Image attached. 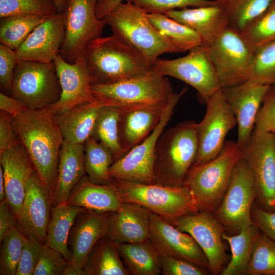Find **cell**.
<instances>
[{
  "mask_svg": "<svg viewBox=\"0 0 275 275\" xmlns=\"http://www.w3.org/2000/svg\"><path fill=\"white\" fill-rule=\"evenodd\" d=\"M242 157V149L236 142L225 141L214 158L191 168L182 186L190 193L199 211L214 213L221 203L234 170Z\"/></svg>",
  "mask_w": 275,
  "mask_h": 275,
  "instance_id": "3957f363",
  "label": "cell"
},
{
  "mask_svg": "<svg viewBox=\"0 0 275 275\" xmlns=\"http://www.w3.org/2000/svg\"><path fill=\"white\" fill-rule=\"evenodd\" d=\"M198 150V123L181 122L163 131L156 147L155 183L182 186Z\"/></svg>",
  "mask_w": 275,
  "mask_h": 275,
  "instance_id": "277c9868",
  "label": "cell"
},
{
  "mask_svg": "<svg viewBox=\"0 0 275 275\" xmlns=\"http://www.w3.org/2000/svg\"><path fill=\"white\" fill-rule=\"evenodd\" d=\"M114 160L111 151L92 137L84 143V162L86 173L91 182L106 183L112 179L109 174Z\"/></svg>",
  "mask_w": 275,
  "mask_h": 275,
  "instance_id": "8d00e7d4",
  "label": "cell"
},
{
  "mask_svg": "<svg viewBox=\"0 0 275 275\" xmlns=\"http://www.w3.org/2000/svg\"><path fill=\"white\" fill-rule=\"evenodd\" d=\"M206 47L221 89L248 81L255 49L241 34L228 26L211 45Z\"/></svg>",
  "mask_w": 275,
  "mask_h": 275,
  "instance_id": "9c48e42d",
  "label": "cell"
},
{
  "mask_svg": "<svg viewBox=\"0 0 275 275\" xmlns=\"http://www.w3.org/2000/svg\"><path fill=\"white\" fill-rule=\"evenodd\" d=\"M167 105L121 111L119 142L124 155L150 135L159 122Z\"/></svg>",
  "mask_w": 275,
  "mask_h": 275,
  "instance_id": "484cf974",
  "label": "cell"
},
{
  "mask_svg": "<svg viewBox=\"0 0 275 275\" xmlns=\"http://www.w3.org/2000/svg\"><path fill=\"white\" fill-rule=\"evenodd\" d=\"M150 212L133 203L123 202L109 212L106 236L116 244L142 242L149 238Z\"/></svg>",
  "mask_w": 275,
  "mask_h": 275,
  "instance_id": "cb8c5ba5",
  "label": "cell"
},
{
  "mask_svg": "<svg viewBox=\"0 0 275 275\" xmlns=\"http://www.w3.org/2000/svg\"><path fill=\"white\" fill-rule=\"evenodd\" d=\"M82 56L92 85L141 77L153 69V65L139 52L114 35L93 40Z\"/></svg>",
  "mask_w": 275,
  "mask_h": 275,
  "instance_id": "7a4b0ae2",
  "label": "cell"
},
{
  "mask_svg": "<svg viewBox=\"0 0 275 275\" xmlns=\"http://www.w3.org/2000/svg\"><path fill=\"white\" fill-rule=\"evenodd\" d=\"M120 113L113 107L101 106L91 136L109 149L114 162L124 155L119 142Z\"/></svg>",
  "mask_w": 275,
  "mask_h": 275,
  "instance_id": "74e56055",
  "label": "cell"
},
{
  "mask_svg": "<svg viewBox=\"0 0 275 275\" xmlns=\"http://www.w3.org/2000/svg\"><path fill=\"white\" fill-rule=\"evenodd\" d=\"M224 10L228 27L241 34L274 0H215Z\"/></svg>",
  "mask_w": 275,
  "mask_h": 275,
  "instance_id": "e575fe53",
  "label": "cell"
},
{
  "mask_svg": "<svg viewBox=\"0 0 275 275\" xmlns=\"http://www.w3.org/2000/svg\"><path fill=\"white\" fill-rule=\"evenodd\" d=\"M156 29L168 39L177 52L189 51L202 44L200 35L187 26L168 17L163 13H148Z\"/></svg>",
  "mask_w": 275,
  "mask_h": 275,
  "instance_id": "836d02e7",
  "label": "cell"
},
{
  "mask_svg": "<svg viewBox=\"0 0 275 275\" xmlns=\"http://www.w3.org/2000/svg\"><path fill=\"white\" fill-rule=\"evenodd\" d=\"M270 87L246 82L221 89L236 118L238 125L236 142L242 149L251 138L256 116Z\"/></svg>",
  "mask_w": 275,
  "mask_h": 275,
  "instance_id": "44dd1931",
  "label": "cell"
},
{
  "mask_svg": "<svg viewBox=\"0 0 275 275\" xmlns=\"http://www.w3.org/2000/svg\"><path fill=\"white\" fill-rule=\"evenodd\" d=\"M0 164L4 172L6 199L17 218L25 197L27 183L36 171L19 141L0 154Z\"/></svg>",
  "mask_w": 275,
  "mask_h": 275,
  "instance_id": "7402d4cb",
  "label": "cell"
},
{
  "mask_svg": "<svg viewBox=\"0 0 275 275\" xmlns=\"http://www.w3.org/2000/svg\"><path fill=\"white\" fill-rule=\"evenodd\" d=\"M273 86V87H274V88H275V85H274Z\"/></svg>",
  "mask_w": 275,
  "mask_h": 275,
  "instance_id": "94428289",
  "label": "cell"
},
{
  "mask_svg": "<svg viewBox=\"0 0 275 275\" xmlns=\"http://www.w3.org/2000/svg\"><path fill=\"white\" fill-rule=\"evenodd\" d=\"M256 197L253 174L242 158L234 170L221 203L212 213L227 234H236L253 224L251 211Z\"/></svg>",
  "mask_w": 275,
  "mask_h": 275,
  "instance_id": "8fae6325",
  "label": "cell"
},
{
  "mask_svg": "<svg viewBox=\"0 0 275 275\" xmlns=\"http://www.w3.org/2000/svg\"><path fill=\"white\" fill-rule=\"evenodd\" d=\"M241 35L255 50L275 40V0Z\"/></svg>",
  "mask_w": 275,
  "mask_h": 275,
  "instance_id": "60d3db41",
  "label": "cell"
},
{
  "mask_svg": "<svg viewBox=\"0 0 275 275\" xmlns=\"http://www.w3.org/2000/svg\"><path fill=\"white\" fill-rule=\"evenodd\" d=\"M5 199L6 193L4 172L2 166L0 164V201Z\"/></svg>",
  "mask_w": 275,
  "mask_h": 275,
  "instance_id": "6f0895ef",
  "label": "cell"
},
{
  "mask_svg": "<svg viewBox=\"0 0 275 275\" xmlns=\"http://www.w3.org/2000/svg\"><path fill=\"white\" fill-rule=\"evenodd\" d=\"M242 158L253 174L257 204L267 211H275V134L252 132Z\"/></svg>",
  "mask_w": 275,
  "mask_h": 275,
  "instance_id": "5bb4252c",
  "label": "cell"
},
{
  "mask_svg": "<svg viewBox=\"0 0 275 275\" xmlns=\"http://www.w3.org/2000/svg\"><path fill=\"white\" fill-rule=\"evenodd\" d=\"M148 239L160 255L182 259L209 270L207 258L195 239L151 212Z\"/></svg>",
  "mask_w": 275,
  "mask_h": 275,
  "instance_id": "e0dca14e",
  "label": "cell"
},
{
  "mask_svg": "<svg viewBox=\"0 0 275 275\" xmlns=\"http://www.w3.org/2000/svg\"><path fill=\"white\" fill-rule=\"evenodd\" d=\"M100 108L95 101L77 105L56 115L64 140L84 145L92 134Z\"/></svg>",
  "mask_w": 275,
  "mask_h": 275,
  "instance_id": "f1b7e54d",
  "label": "cell"
},
{
  "mask_svg": "<svg viewBox=\"0 0 275 275\" xmlns=\"http://www.w3.org/2000/svg\"><path fill=\"white\" fill-rule=\"evenodd\" d=\"M260 230L254 224L234 235L224 233L223 239L230 245L232 257L228 264L223 269L221 275H243L250 262L253 244Z\"/></svg>",
  "mask_w": 275,
  "mask_h": 275,
  "instance_id": "d6a6232c",
  "label": "cell"
},
{
  "mask_svg": "<svg viewBox=\"0 0 275 275\" xmlns=\"http://www.w3.org/2000/svg\"><path fill=\"white\" fill-rule=\"evenodd\" d=\"M108 213L86 209L77 215L69 236L68 244L71 252L70 264L83 269L93 247L106 235Z\"/></svg>",
  "mask_w": 275,
  "mask_h": 275,
  "instance_id": "603a6c76",
  "label": "cell"
},
{
  "mask_svg": "<svg viewBox=\"0 0 275 275\" xmlns=\"http://www.w3.org/2000/svg\"><path fill=\"white\" fill-rule=\"evenodd\" d=\"M53 62L62 93L58 101L48 108L57 115L77 105L95 101L91 78L82 56L70 63L59 53Z\"/></svg>",
  "mask_w": 275,
  "mask_h": 275,
  "instance_id": "d6986e66",
  "label": "cell"
},
{
  "mask_svg": "<svg viewBox=\"0 0 275 275\" xmlns=\"http://www.w3.org/2000/svg\"><path fill=\"white\" fill-rule=\"evenodd\" d=\"M13 119L10 115L1 111L0 154L19 141L13 129Z\"/></svg>",
  "mask_w": 275,
  "mask_h": 275,
  "instance_id": "816d5d0a",
  "label": "cell"
},
{
  "mask_svg": "<svg viewBox=\"0 0 275 275\" xmlns=\"http://www.w3.org/2000/svg\"><path fill=\"white\" fill-rule=\"evenodd\" d=\"M42 245L34 237L27 236L18 263L16 275H33Z\"/></svg>",
  "mask_w": 275,
  "mask_h": 275,
  "instance_id": "681fc988",
  "label": "cell"
},
{
  "mask_svg": "<svg viewBox=\"0 0 275 275\" xmlns=\"http://www.w3.org/2000/svg\"><path fill=\"white\" fill-rule=\"evenodd\" d=\"M106 0H97V4H101L104 2H105Z\"/></svg>",
  "mask_w": 275,
  "mask_h": 275,
  "instance_id": "91938a15",
  "label": "cell"
},
{
  "mask_svg": "<svg viewBox=\"0 0 275 275\" xmlns=\"http://www.w3.org/2000/svg\"><path fill=\"white\" fill-rule=\"evenodd\" d=\"M120 257L129 275H159L160 254L148 239L117 245Z\"/></svg>",
  "mask_w": 275,
  "mask_h": 275,
  "instance_id": "4dcf8cb0",
  "label": "cell"
},
{
  "mask_svg": "<svg viewBox=\"0 0 275 275\" xmlns=\"http://www.w3.org/2000/svg\"><path fill=\"white\" fill-rule=\"evenodd\" d=\"M161 274L163 275H206L208 272L198 265L179 258L160 255Z\"/></svg>",
  "mask_w": 275,
  "mask_h": 275,
  "instance_id": "7dc6e473",
  "label": "cell"
},
{
  "mask_svg": "<svg viewBox=\"0 0 275 275\" xmlns=\"http://www.w3.org/2000/svg\"><path fill=\"white\" fill-rule=\"evenodd\" d=\"M143 8L148 13H163L168 11L187 8L201 7L215 4L211 0H126Z\"/></svg>",
  "mask_w": 275,
  "mask_h": 275,
  "instance_id": "bcb514c9",
  "label": "cell"
},
{
  "mask_svg": "<svg viewBox=\"0 0 275 275\" xmlns=\"http://www.w3.org/2000/svg\"><path fill=\"white\" fill-rule=\"evenodd\" d=\"M114 182L123 202L139 205L170 223L199 211L190 193L183 186H170L116 179H114Z\"/></svg>",
  "mask_w": 275,
  "mask_h": 275,
  "instance_id": "52a82bcc",
  "label": "cell"
},
{
  "mask_svg": "<svg viewBox=\"0 0 275 275\" xmlns=\"http://www.w3.org/2000/svg\"><path fill=\"white\" fill-rule=\"evenodd\" d=\"M19 60L15 50L0 44V86L3 93L11 96L15 69Z\"/></svg>",
  "mask_w": 275,
  "mask_h": 275,
  "instance_id": "c3c4849f",
  "label": "cell"
},
{
  "mask_svg": "<svg viewBox=\"0 0 275 275\" xmlns=\"http://www.w3.org/2000/svg\"><path fill=\"white\" fill-rule=\"evenodd\" d=\"M251 218L253 223L262 233L275 241V211H267L254 203Z\"/></svg>",
  "mask_w": 275,
  "mask_h": 275,
  "instance_id": "f907efd6",
  "label": "cell"
},
{
  "mask_svg": "<svg viewBox=\"0 0 275 275\" xmlns=\"http://www.w3.org/2000/svg\"><path fill=\"white\" fill-rule=\"evenodd\" d=\"M66 202L100 212L116 211L123 203L114 179L108 183H97L90 181L87 176L74 188Z\"/></svg>",
  "mask_w": 275,
  "mask_h": 275,
  "instance_id": "83f0119b",
  "label": "cell"
},
{
  "mask_svg": "<svg viewBox=\"0 0 275 275\" xmlns=\"http://www.w3.org/2000/svg\"><path fill=\"white\" fill-rule=\"evenodd\" d=\"M171 224L195 239L207 258L210 273L220 274L227 259L222 237L226 232L213 214L199 211Z\"/></svg>",
  "mask_w": 275,
  "mask_h": 275,
  "instance_id": "2e32d148",
  "label": "cell"
},
{
  "mask_svg": "<svg viewBox=\"0 0 275 275\" xmlns=\"http://www.w3.org/2000/svg\"><path fill=\"white\" fill-rule=\"evenodd\" d=\"M102 19L113 35L136 50L152 65L164 53L177 52L151 23L148 13L130 2L118 4Z\"/></svg>",
  "mask_w": 275,
  "mask_h": 275,
  "instance_id": "5b68a950",
  "label": "cell"
},
{
  "mask_svg": "<svg viewBox=\"0 0 275 275\" xmlns=\"http://www.w3.org/2000/svg\"><path fill=\"white\" fill-rule=\"evenodd\" d=\"M17 220L6 199L0 201V241L11 229L16 227Z\"/></svg>",
  "mask_w": 275,
  "mask_h": 275,
  "instance_id": "f5cc1de1",
  "label": "cell"
},
{
  "mask_svg": "<svg viewBox=\"0 0 275 275\" xmlns=\"http://www.w3.org/2000/svg\"><path fill=\"white\" fill-rule=\"evenodd\" d=\"M50 16L20 14L1 18L0 44L16 50L32 31Z\"/></svg>",
  "mask_w": 275,
  "mask_h": 275,
  "instance_id": "d590c367",
  "label": "cell"
},
{
  "mask_svg": "<svg viewBox=\"0 0 275 275\" xmlns=\"http://www.w3.org/2000/svg\"><path fill=\"white\" fill-rule=\"evenodd\" d=\"M84 144L65 140L60 151L57 176L51 193L52 206L66 202L76 185L85 176Z\"/></svg>",
  "mask_w": 275,
  "mask_h": 275,
  "instance_id": "4316f807",
  "label": "cell"
},
{
  "mask_svg": "<svg viewBox=\"0 0 275 275\" xmlns=\"http://www.w3.org/2000/svg\"><path fill=\"white\" fill-rule=\"evenodd\" d=\"M206 105L204 117L198 123V150L193 166L214 158L223 148L226 135L237 124L235 116L221 90Z\"/></svg>",
  "mask_w": 275,
  "mask_h": 275,
  "instance_id": "9a60e30c",
  "label": "cell"
},
{
  "mask_svg": "<svg viewBox=\"0 0 275 275\" xmlns=\"http://www.w3.org/2000/svg\"><path fill=\"white\" fill-rule=\"evenodd\" d=\"M117 245L106 236L101 237L86 259L83 266L85 275H128Z\"/></svg>",
  "mask_w": 275,
  "mask_h": 275,
  "instance_id": "1f68e13d",
  "label": "cell"
},
{
  "mask_svg": "<svg viewBox=\"0 0 275 275\" xmlns=\"http://www.w3.org/2000/svg\"><path fill=\"white\" fill-rule=\"evenodd\" d=\"M52 207L51 193L35 172L29 179L25 195L17 218V229L45 244Z\"/></svg>",
  "mask_w": 275,
  "mask_h": 275,
  "instance_id": "ac0fdd59",
  "label": "cell"
},
{
  "mask_svg": "<svg viewBox=\"0 0 275 275\" xmlns=\"http://www.w3.org/2000/svg\"><path fill=\"white\" fill-rule=\"evenodd\" d=\"M92 92L100 106L120 111L167 105L174 92L169 79L153 68L139 77L114 83L92 85Z\"/></svg>",
  "mask_w": 275,
  "mask_h": 275,
  "instance_id": "8992f818",
  "label": "cell"
},
{
  "mask_svg": "<svg viewBox=\"0 0 275 275\" xmlns=\"http://www.w3.org/2000/svg\"><path fill=\"white\" fill-rule=\"evenodd\" d=\"M253 133L275 134V88L272 86L266 93L256 116Z\"/></svg>",
  "mask_w": 275,
  "mask_h": 275,
  "instance_id": "f6af8a7d",
  "label": "cell"
},
{
  "mask_svg": "<svg viewBox=\"0 0 275 275\" xmlns=\"http://www.w3.org/2000/svg\"><path fill=\"white\" fill-rule=\"evenodd\" d=\"M62 275H85L84 269L74 267L70 263L65 268Z\"/></svg>",
  "mask_w": 275,
  "mask_h": 275,
  "instance_id": "9f6ffc18",
  "label": "cell"
},
{
  "mask_svg": "<svg viewBox=\"0 0 275 275\" xmlns=\"http://www.w3.org/2000/svg\"><path fill=\"white\" fill-rule=\"evenodd\" d=\"M0 109L13 118L29 109L22 102L2 92L0 93Z\"/></svg>",
  "mask_w": 275,
  "mask_h": 275,
  "instance_id": "db71d44e",
  "label": "cell"
},
{
  "mask_svg": "<svg viewBox=\"0 0 275 275\" xmlns=\"http://www.w3.org/2000/svg\"><path fill=\"white\" fill-rule=\"evenodd\" d=\"M13 127L36 172L52 193L64 142L56 115L48 107L27 109L13 118Z\"/></svg>",
  "mask_w": 275,
  "mask_h": 275,
  "instance_id": "6da1fadb",
  "label": "cell"
},
{
  "mask_svg": "<svg viewBox=\"0 0 275 275\" xmlns=\"http://www.w3.org/2000/svg\"><path fill=\"white\" fill-rule=\"evenodd\" d=\"M97 0L66 1L65 35L59 53L68 63H74L92 41L101 37L106 24L97 16Z\"/></svg>",
  "mask_w": 275,
  "mask_h": 275,
  "instance_id": "4fadbf2b",
  "label": "cell"
},
{
  "mask_svg": "<svg viewBox=\"0 0 275 275\" xmlns=\"http://www.w3.org/2000/svg\"><path fill=\"white\" fill-rule=\"evenodd\" d=\"M67 0H54L58 13L64 12L65 10Z\"/></svg>",
  "mask_w": 275,
  "mask_h": 275,
  "instance_id": "680465c9",
  "label": "cell"
},
{
  "mask_svg": "<svg viewBox=\"0 0 275 275\" xmlns=\"http://www.w3.org/2000/svg\"><path fill=\"white\" fill-rule=\"evenodd\" d=\"M27 237L16 227L11 229L1 242L0 274L16 275L17 267Z\"/></svg>",
  "mask_w": 275,
  "mask_h": 275,
  "instance_id": "b9f144b4",
  "label": "cell"
},
{
  "mask_svg": "<svg viewBox=\"0 0 275 275\" xmlns=\"http://www.w3.org/2000/svg\"><path fill=\"white\" fill-rule=\"evenodd\" d=\"M86 209L63 202L52 207L45 244L60 252L69 262L71 252L68 244L70 230L77 215Z\"/></svg>",
  "mask_w": 275,
  "mask_h": 275,
  "instance_id": "f546056e",
  "label": "cell"
},
{
  "mask_svg": "<svg viewBox=\"0 0 275 275\" xmlns=\"http://www.w3.org/2000/svg\"><path fill=\"white\" fill-rule=\"evenodd\" d=\"M187 88L174 93L161 118L150 135L111 166L109 174L112 179L141 183H155V154L157 141L170 120L175 107Z\"/></svg>",
  "mask_w": 275,
  "mask_h": 275,
  "instance_id": "30bf717a",
  "label": "cell"
},
{
  "mask_svg": "<svg viewBox=\"0 0 275 275\" xmlns=\"http://www.w3.org/2000/svg\"><path fill=\"white\" fill-rule=\"evenodd\" d=\"M153 68L163 76L175 77L191 86L204 104L221 90L207 49L203 45L190 49L183 57L173 60L158 59L153 64Z\"/></svg>",
  "mask_w": 275,
  "mask_h": 275,
  "instance_id": "7c38bea8",
  "label": "cell"
},
{
  "mask_svg": "<svg viewBox=\"0 0 275 275\" xmlns=\"http://www.w3.org/2000/svg\"><path fill=\"white\" fill-rule=\"evenodd\" d=\"M64 13H57L38 25L15 50L19 61L53 62L64 41Z\"/></svg>",
  "mask_w": 275,
  "mask_h": 275,
  "instance_id": "ffe728a7",
  "label": "cell"
},
{
  "mask_svg": "<svg viewBox=\"0 0 275 275\" xmlns=\"http://www.w3.org/2000/svg\"><path fill=\"white\" fill-rule=\"evenodd\" d=\"M126 0H106L105 2L97 4L96 14L99 19H102L103 17L118 4Z\"/></svg>",
  "mask_w": 275,
  "mask_h": 275,
  "instance_id": "11a10c76",
  "label": "cell"
},
{
  "mask_svg": "<svg viewBox=\"0 0 275 275\" xmlns=\"http://www.w3.org/2000/svg\"><path fill=\"white\" fill-rule=\"evenodd\" d=\"M168 17L190 28L201 38L203 46L211 45L228 26L223 9L214 5L185 8L163 13Z\"/></svg>",
  "mask_w": 275,
  "mask_h": 275,
  "instance_id": "d4e9b609",
  "label": "cell"
},
{
  "mask_svg": "<svg viewBox=\"0 0 275 275\" xmlns=\"http://www.w3.org/2000/svg\"><path fill=\"white\" fill-rule=\"evenodd\" d=\"M69 263L60 252L43 244L33 275H62Z\"/></svg>",
  "mask_w": 275,
  "mask_h": 275,
  "instance_id": "ee69618b",
  "label": "cell"
},
{
  "mask_svg": "<svg viewBox=\"0 0 275 275\" xmlns=\"http://www.w3.org/2000/svg\"><path fill=\"white\" fill-rule=\"evenodd\" d=\"M247 82L270 86L275 85V40L256 49Z\"/></svg>",
  "mask_w": 275,
  "mask_h": 275,
  "instance_id": "ab89813d",
  "label": "cell"
},
{
  "mask_svg": "<svg viewBox=\"0 0 275 275\" xmlns=\"http://www.w3.org/2000/svg\"><path fill=\"white\" fill-rule=\"evenodd\" d=\"M57 13L54 0H0V18L20 14L50 16Z\"/></svg>",
  "mask_w": 275,
  "mask_h": 275,
  "instance_id": "7bdbcfd3",
  "label": "cell"
},
{
  "mask_svg": "<svg viewBox=\"0 0 275 275\" xmlns=\"http://www.w3.org/2000/svg\"><path fill=\"white\" fill-rule=\"evenodd\" d=\"M62 90L53 62L18 61L14 70L11 96L29 109L46 108L60 99Z\"/></svg>",
  "mask_w": 275,
  "mask_h": 275,
  "instance_id": "ba28073f",
  "label": "cell"
},
{
  "mask_svg": "<svg viewBox=\"0 0 275 275\" xmlns=\"http://www.w3.org/2000/svg\"><path fill=\"white\" fill-rule=\"evenodd\" d=\"M245 274L275 275V241L260 231L255 239Z\"/></svg>",
  "mask_w": 275,
  "mask_h": 275,
  "instance_id": "f35d334b",
  "label": "cell"
}]
</instances>
